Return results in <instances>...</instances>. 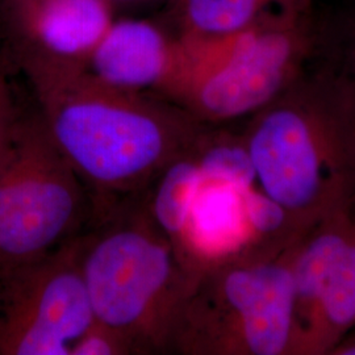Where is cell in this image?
<instances>
[{"mask_svg": "<svg viewBox=\"0 0 355 355\" xmlns=\"http://www.w3.org/2000/svg\"><path fill=\"white\" fill-rule=\"evenodd\" d=\"M28 80L37 114L89 189L95 215L149 190L208 127L174 103L114 89L87 70Z\"/></svg>", "mask_w": 355, "mask_h": 355, "instance_id": "6da1fadb", "label": "cell"}, {"mask_svg": "<svg viewBox=\"0 0 355 355\" xmlns=\"http://www.w3.org/2000/svg\"><path fill=\"white\" fill-rule=\"evenodd\" d=\"M242 137L261 190L297 233L355 208V78L328 54L252 114Z\"/></svg>", "mask_w": 355, "mask_h": 355, "instance_id": "7a4b0ae2", "label": "cell"}, {"mask_svg": "<svg viewBox=\"0 0 355 355\" xmlns=\"http://www.w3.org/2000/svg\"><path fill=\"white\" fill-rule=\"evenodd\" d=\"M145 192L95 216L79 237V261L95 321L125 338L135 355L167 354L196 277L153 217Z\"/></svg>", "mask_w": 355, "mask_h": 355, "instance_id": "3957f363", "label": "cell"}, {"mask_svg": "<svg viewBox=\"0 0 355 355\" xmlns=\"http://www.w3.org/2000/svg\"><path fill=\"white\" fill-rule=\"evenodd\" d=\"M300 239L257 245L202 271L178 311L167 354H293Z\"/></svg>", "mask_w": 355, "mask_h": 355, "instance_id": "277c9868", "label": "cell"}, {"mask_svg": "<svg viewBox=\"0 0 355 355\" xmlns=\"http://www.w3.org/2000/svg\"><path fill=\"white\" fill-rule=\"evenodd\" d=\"M324 51V21L313 8L267 15L234 37L191 51L173 103L207 125L258 112Z\"/></svg>", "mask_w": 355, "mask_h": 355, "instance_id": "5b68a950", "label": "cell"}, {"mask_svg": "<svg viewBox=\"0 0 355 355\" xmlns=\"http://www.w3.org/2000/svg\"><path fill=\"white\" fill-rule=\"evenodd\" d=\"M95 203L40 114L23 116L0 158V275L89 228Z\"/></svg>", "mask_w": 355, "mask_h": 355, "instance_id": "8992f818", "label": "cell"}, {"mask_svg": "<svg viewBox=\"0 0 355 355\" xmlns=\"http://www.w3.org/2000/svg\"><path fill=\"white\" fill-rule=\"evenodd\" d=\"M79 237L0 275V355H70L94 324Z\"/></svg>", "mask_w": 355, "mask_h": 355, "instance_id": "52a82bcc", "label": "cell"}, {"mask_svg": "<svg viewBox=\"0 0 355 355\" xmlns=\"http://www.w3.org/2000/svg\"><path fill=\"white\" fill-rule=\"evenodd\" d=\"M114 19L104 0H0V36L26 79L87 70Z\"/></svg>", "mask_w": 355, "mask_h": 355, "instance_id": "ba28073f", "label": "cell"}, {"mask_svg": "<svg viewBox=\"0 0 355 355\" xmlns=\"http://www.w3.org/2000/svg\"><path fill=\"white\" fill-rule=\"evenodd\" d=\"M190 58L189 45L164 20L116 17L91 54L87 71L114 89L171 102Z\"/></svg>", "mask_w": 355, "mask_h": 355, "instance_id": "9c48e42d", "label": "cell"}, {"mask_svg": "<svg viewBox=\"0 0 355 355\" xmlns=\"http://www.w3.org/2000/svg\"><path fill=\"white\" fill-rule=\"evenodd\" d=\"M246 190L249 189L205 180L202 177L184 225L173 240L183 263L195 277L209 267L262 245L248 220Z\"/></svg>", "mask_w": 355, "mask_h": 355, "instance_id": "30bf717a", "label": "cell"}, {"mask_svg": "<svg viewBox=\"0 0 355 355\" xmlns=\"http://www.w3.org/2000/svg\"><path fill=\"white\" fill-rule=\"evenodd\" d=\"M355 232V208L318 221L302 236L292 263L295 293V353L311 325L321 292Z\"/></svg>", "mask_w": 355, "mask_h": 355, "instance_id": "8fae6325", "label": "cell"}, {"mask_svg": "<svg viewBox=\"0 0 355 355\" xmlns=\"http://www.w3.org/2000/svg\"><path fill=\"white\" fill-rule=\"evenodd\" d=\"M166 23L189 45L234 37L267 15L313 8V0H168Z\"/></svg>", "mask_w": 355, "mask_h": 355, "instance_id": "7c38bea8", "label": "cell"}, {"mask_svg": "<svg viewBox=\"0 0 355 355\" xmlns=\"http://www.w3.org/2000/svg\"><path fill=\"white\" fill-rule=\"evenodd\" d=\"M355 325V232L321 292L299 354H329Z\"/></svg>", "mask_w": 355, "mask_h": 355, "instance_id": "4fadbf2b", "label": "cell"}, {"mask_svg": "<svg viewBox=\"0 0 355 355\" xmlns=\"http://www.w3.org/2000/svg\"><path fill=\"white\" fill-rule=\"evenodd\" d=\"M195 157L205 180L254 187L257 175L241 135L208 125L196 145Z\"/></svg>", "mask_w": 355, "mask_h": 355, "instance_id": "5bb4252c", "label": "cell"}, {"mask_svg": "<svg viewBox=\"0 0 355 355\" xmlns=\"http://www.w3.org/2000/svg\"><path fill=\"white\" fill-rule=\"evenodd\" d=\"M324 53L355 78V8L324 21Z\"/></svg>", "mask_w": 355, "mask_h": 355, "instance_id": "9a60e30c", "label": "cell"}, {"mask_svg": "<svg viewBox=\"0 0 355 355\" xmlns=\"http://www.w3.org/2000/svg\"><path fill=\"white\" fill-rule=\"evenodd\" d=\"M70 355H135V352L120 334L94 321L74 343Z\"/></svg>", "mask_w": 355, "mask_h": 355, "instance_id": "2e32d148", "label": "cell"}, {"mask_svg": "<svg viewBox=\"0 0 355 355\" xmlns=\"http://www.w3.org/2000/svg\"><path fill=\"white\" fill-rule=\"evenodd\" d=\"M19 114L6 70L3 64H0V158L12 135Z\"/></svg>", "mask_w": 355, "mask_h": 355, "instance_id": "e0dca14e", "label": "cell"}, {"mask_svg": "<svg viewBox=\"0 0 355 355\" xmlns=\"http://www.w3.org/2000/svg\"><path fill=\"white\" fill-rule=\"evenodd\" d=\"M114 10L120 7H154V6H164L168 0H104Z\"/></svg>", "mask_w": 355, "mask_h": 355, "instance_id": "ac0fdd59", "label": "cell"}, {"mask_svg": "<svg viewBox=\"0 0 355 355\" xmlns=\"http://www.w3.org/2000/svg\"><path fill=\"white\" fill-rule=\"evenodd\" d=\"M329 354L355 355V341H340L331 349Z\"/></svg>", "mask_w": 355, "mask_h": 355, "instance_id": "d6986e66", "label": "cell"}]
</instances>
